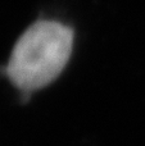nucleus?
Segmentation results:
<instances>
[{
  "label": "nucleus",
  "mask_w": 145,
  "mask_h": 146,
  "mask_svg": "<svg viewBox=\"0 0 145 146\" xmlns=\"http://www.w3.org/2000/svg\"><path fill=\"white\" fill-rule=\"evenodd\" d=\"M73 46V31L57 21H37L21 35L10 54L5 74L23 91L49 86L67 66Z\"/></svg>",
  "instance_id": "1"
}]
</instances>
